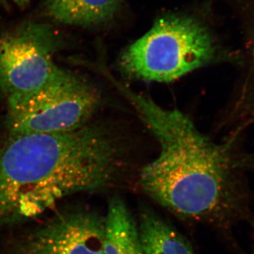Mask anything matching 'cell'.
I'll list each match as a JSON object with an SVG mask.
<instances>
[{
    "label": "cell",
    "mask_w": 254,
    "mask_h": 254,
    "mask_svg": "<svg viewBox=\"0 0 254 254\" xmlns=\"http://www.w3.org/2000/svg\"><path fill=\"white\" fill-rule=\"evenodd\" d=\"M242 19L245 39L243 72L232 112L240 129L254 125V0L246 8Z\"/></svg>",
    "instance_id": "9"
},
{
    "label": "cell",
    "mask_w": 254,
    "mask_h": 254,
    "mask_svg": "<svg viewBox=\"0 0 254 254\" xmlns=\"http://www.w3.org/2000/svg\"><path fill=\"white\" fill-rule=\"evenodd\" d=\"M138 227L144 254H195L181 234L152 209H140Z\"/></svg>",
    "instance_id": "10"
},
{
    "label": "cell",
    "mask_w": 254,
    "mask_h": 254,
    "mask_svg": "<svg viewBox=\"0 0 254 254\" xmlns=\"http://www.w3.org/2000/svg\"><path fill=\"white\" fill-rule=\"evenodd\" d=\"M252 254H254V250H253V252H252Z\"/></svg>",
    "instance_id": "13"
},
{
    "label": "cell",
    "mask_w": 254,
    "mask_h": 254,
    "mask_svg": "<svg viewBox=\"0 0 254 254\" xmlns=\"http://www.w3.org/2000/svg\"><path fill=\"white\" fill-rule=\"evenodd\" d=\"M105 254H144L138 225L125 201L113 197L105 217Z\"/></svg>",
    "instance_id": "8"
},
{
    "label": "cell",
    "mask_w": 254,
    "mask_h": 254,
    "mask_svg": "<svg viewBox=\"0 0 254 254\" xmlns=\"http://www.w3.org/2000/svg\"><path fill=\"white\" fill-rule=\"evenodd\" d=\"M101 102L98 88L60 68L36 89L6 100L9 136L67 132L88 124Z\"/></svg>",
    "instance_id": "4"
},
{
    "label": "cell",
    "mask_w": 254,
    "mask_h": 254,
    "mask_svg": "<svg viewBox=\"0 0 254 254\" xmlns=\"http://www.w3.org/2000/svg\"><path fill=\"white\" fill-rule=\"evenodd\" d=\"M108 130L9 136L0 150V225L33 219L68 195L99 190L121 166Z\"/></svg>",
    "instance_id": "2"
},
{
    "label": "cell",
    "mask_w": 254,
    "mask_h": 254,
    "mask_svg": "<svg viewBox=\"0 0 254 254\" xmlns=\"http://www.w3.org/2000/svg\"><path fill=\"white\" fill-rule=\"evenodd\" d=\"M105 218L85 209L60 212L16 242L14 254H105Z\"/></svg>",
    "instance_id": "6"
},
{
    "label": "cell",
    "mask_w": 254,
    "mask_h": 254,
    "mask_svg": "<svg viewBox=\"0 0 254 254\" xmlns=\"http://www.w3.org/2000/svg\"><path fill=\"white\" fill-rule=\"evenodd\" d=\"M218 52L213 33L203 23L169 15L127 47L119 66L131 79L169 83L212 63Z\"/></svg>",
    "instance_id": "3"
},
{
    "label": "cell",
    "mask_w": 254,
    "mask_h": 254,
    "mask_svg": "<svg viewBox=\"0 0 254 254\" xmlns=\"http://www.w3.org/2000/svg\"><path fill=\"white\" fill-rule=\"evenodd\" d=\"M0 6L4 7L5 9H9L10 8L7 0H0Z\"/></svg>",
    "instance_id": "12"
},
{
    "label": "cell",
    "mask_w": 254,
    "mask_h": 254,
    "mask_svg": "<svg viewBox=\"0 0 254 254\" xmlns=\"http://www.w3.org/2000/svg\"><path fill=\"white\" fill-rule=\"evenodd\" d=\"M120 3L121 0H44L43 11L53 22L91 27L111 20Z\"/></svg>",
    "instance_id": "7"
},
{
    "label": "cell",
    "mask_w": 254,
    "mask_h": 254,
    "mask_svg": "<svg viewBox=\"0 0 254 254\" xmlns=\"http://www.w3.org/2000/svg\"><path fill=\"white\" fill-rule=\"evenodd\" d=\"M61 34L49 23L26 21L0 27V99L46 83L59 71L55 61Z\"/></svg>",
    "instance_id": "5"
},
{
    "label": "cell",
    "mask_w": 254,
    "mask_h": 254,
    "mask_svg": "<svg viewBox=\"0 0 254 254\" xmlns=\"http://www.w3.org/2000/svg\"><path fill=\"white\" fill-rule=\"evenodd\" d=\"M113 84L153 133L160 153L140 174L142 188L159 204L184 218L227 221L248 211L243 173L249 158L237 151L235 138L209 139L192 120L113 78Z\"/></svg>",
    "instance_id": "1"
},
{
    "label": "cell",
    "mask_w": 254,
    "mask_h": 254,
    "mask_svg": "<svg viewBox=\"0 0 254 254\" xmlns=\"http://www.w3.org/2000/svg\"><path fill=\"white\" fill-rule=\"evenodd\" d=\"M19 7L25 8L29 4L31 0H13Z\"/></svg>",
    "instance_id": "11"
}]
</instances>
